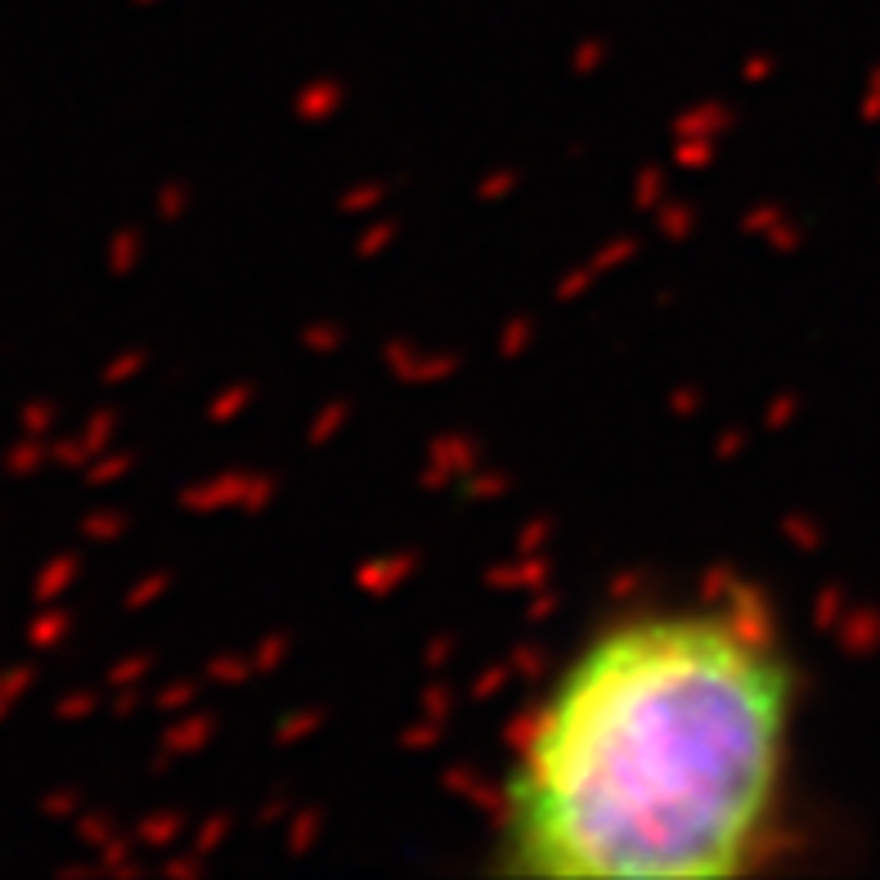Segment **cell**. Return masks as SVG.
I'll return each mask as SVG.
<instances>
[{
	"instance_id": "obj_1",
	"label": "cell",
	"mask_w": 880,
	"mask_h": 880,
	"mask_svg": "<svg viewBox=\"0 0 880 880\" xmlns=\"http://www.w3.org/2000/svg\"><path fill=\"white\" fill-rule=\"evenodd\" d=\"M791 710L795 670L755 607L615 620L522 723L494 867L543 880L759 871L778 835Z\"/></svg>"
}]
</instances>
